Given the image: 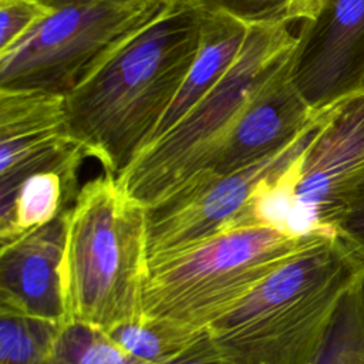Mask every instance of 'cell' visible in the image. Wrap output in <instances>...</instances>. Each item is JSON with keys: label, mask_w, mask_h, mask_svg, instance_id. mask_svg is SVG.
<instances>
[{"label": "cell", "mask_w": 364, "mask_h": 364, "mask_svg": "<svg viewBox=\"0 0 364 364\" xmlns=\"http://www.w3.org/2000/svg\"><path fill=\"white\" fill-rule=\"evenodd\" d=\"M205 10L165 0L65 95L68 129L87 158L119 176L149 145L199 47Z\"/></svg>", "instance_id": "1"}, {"label": "cell", "mask_w": 364, "mask_h": 364, "mask_svg": "<svg viewBox=\"0 0 364 364\" xmlns=\"http://www.w3.org/2000/svg\"><path fill=\"white\" fill-rule=\"evenodd\" d=\"M364 260L338 233L307 243L208 330L223 364H311Z\"/></svg>", "instance_id": "2"}, {"label": "cell", "mask_w": 364, "mask_h": 364, "mask_svg": "<svg viewBox=\"0 0 364 364\" xmlns=\"http://www.w3.org/2000/svg\"><path fill=\"white\" fill-rule=\"evenodd\" d=\"M146 273V208L104 171L67 212L60 267L67 323L108 333L138 320Z\"/></svg>", "instance_id": "3"}, {"label": "cell", "mask_w": 364, "mask_h": 364, "mask_svg": "<svg viewBox=\"0 0 364 364\" xmlns=\"http://www.w3.org/2000/svg\"><path fill=\"white\" fill-rule=\"evenodd\" d=\"M310 237L291 236L269 226H250L151 262L141 317L208 328L296 255Z\"/></svg>", "instance_id": "4"}, {"label": "cell", "mask_w": 364, "mask_h": 364, "mask_svg": "<svg viewBox=\"0 0 364 364\" xmlns=\"http://www.w3.org/2000/svg\"><path fill=\"white\" fill-rule=\"evenodd\" d=\"M290 24L249 26L226 75L118 178L145 208L155 206L209 171L257 80L294 46Z\"/></svg>", "instance_id": "5"}, {"label": "cell", "mask_w": 364, "mask_h": 364, "mask_svg": "<svg viewBox=\"0 0 364 364\" xmlns=\"http://www.w3.org/2000/svg\"><path fill=\"white\" fill-rule=\"evenodd\" d=\"M165 0H51L53 11L0 50V90L73 91Z\"/></svg>", "instance_id": "6"}, {"label": "cell", "mask_w": 364, "mask_h": 364, "mask_svg": "<svg viewBox=\"0 0 364 364\" xmlns=\"http://www.w3.org/2000/svg\"><path fill=\"white\" fill-rule=\"evenodd\" d=\"M364 168V90L324 109L290 165L257 195V226L291 236L337 233L341 196Z\"/></svg>", "instance_id": "7"}, {"label": "cell", "mask_w": 364, "mask_h": 364, "mask_svg": "<svg viewBox=\"0 0 364 364\" xmlns=\"http://www.w3.org/2000/svg\"><path fill=\"white\" fill-rule=\"evenodd\" d=\"M318 118L277 154L226 175L205 171L165 200L146 208L148 264L218 235L257 226L259 192L297 156Z\"/></svg>", "instance_id": "8"}, {"label": "cell", "mask_w": 364, "mask_h": 364, "mask_svg": "<svg viewBox=\"0 0 364 364\" xmlns=\"http://www.w3.org/2000/svg\"><path fill=\"white\" fill-rule=\"evenodd\" d=\"M290 75L314 111L364 90V0H321L299 21Z\"/></svg>", "instance_id": "9"}, {"label": "cell", "mask_w": 364, "mask_h": 364, "mask_svg": "<svg viewBox=\"0 0 364 364\" xmlns=\"http://www.w3.org/2000/svg\"><path fill=\"white\" fill-rule=\"evenodd\" d=\"M87 158L68 129L65 97L0 90V203L31 173L81 166Z\"/></svg>", "instance_id": "10"}, {"label": "cell", "mask_w": 364, "mask_h": 364, "mask_svg": "<svg viewBox=\"0 0 364 364\" xmlns=\"http://www.w3.org/2000/svg\"><path fill=\"white\" fill-rule=\"evenodd\" d=\"M290 53L253 85L213 166L226 175L257 164L296 141L323 111H314L290 75Z\"/></svg>", "instance_id": "11"}, {"label": "cell", "mask_w": 364, "mask_h": 364, "mask_svg": "<svg viewBox=\"0 0 364 364\" xmlns=\"http://www.w3.org/2000/svg\"><path fill=\"white\" fill-rule=\"evenodd\" d=\"M67 212L1 246L0 307L67 324L60 274Z\"/></svg>", "instance_id": "12"}, {"label": "cell", "mask_w": 364, "mask_h": 364, "mask_svg": "<svg viewBox=\"0 0 364 364\" xmlns=\"http://www.w3.org/2000/svg\"><path fill=\"white\" fill-rule=\"evenodd\" d=\"M247 31L249 26L235 17L223 13H205L195 58L148 146L168 132L226 75L243 48Z\"/></svg>", "instance_id": "13"}, {"label": "cell", "mask_w": 364, "mask_h": 364, "mask_svg": "<svg viewBox=\"0 0 364 364\" xmlns=\"http://www.w3.org/2000/svg\"><path fill=\"white\" fill-rule=\"evenodd\" d=\"M80 166L44 169L28 175L14 195L0 203V245L6 246L68 210L78 189Z\"/></svg>", "instance_id": "14"}, {"label": "cell", "mask_w": 364, "mask_h": 364, "mask_svg": "<svg viewBox=\"0 0 364 364\" xmlns=\"http://www.w3.org/2000/svg\"><path fill=\"white\" fill-rule=\"evenodd\" d=\"M107 334L127 351L155 364H223L208 328L139 317Z\"/></svg>", "instance_id": "15"}, {"label": "cell", "mask_w": 364, "mask_h": 364, "mask_svg": "<svg viewBox=\"0 0 364 364\" xmlns=\"http://www.w3.org/2000/svg\"><path fill=\"white\" fill-rule=\"evenodd\" d=\"M63 326L0 307V364H46Z\"/></svg>", "instance_id": "16"}, {"label": "cell", "mask_w": 364, "mask_h": 364, "mask_svg": "<svg viewBox=\"0 0 364 364\" xmlns=\"http://www.w3.org/2000/svg\"><path fill=\"white\" fill-rule=\"evenodd\" d=\"M311 364H364V277L341 300Z\"/></svg>", "instance_id": "17"}, {"label": "cell", "mask_w": 364, "mask_h": 364, "mask_svg": "<svg viewBox=\"0 0 364 364\" xmlns=\"http://www.w3.org/2000/svg\"><path fill=\"white\" fill-rule=\"evenodd\" d=\"M46 364H155L114 341L105 331L70 321L63 326Z\"/></svg>", "instance_id": "18"}, {"label": "cell", "mask_w": 364, "mask_h": 364, "mask_svg": "<svg viewBox=\"0 0 364 364\" xmlns=\"http://www.w3.org/2000/svg\"><path fill=\"white\" fill-rule=\"evenodd\" d=\"M205 11L223 13L247 26L294 23L296 0H193Z\"/></svg>", "instance_id": "19"}, {"label": "cell", "mask_w": 364, "mask_h": 364, "mask_svg": "<svg viewBox=\"0 0 364 364\" xmlns=\"http://www.w3.org/2000/svg\"><path fill=\"white\" fill-rule=\"evenodd\" d=\"M334 230L364 260V168L353 178L341 196Z\"/></svg>", "instance_id": "20"}, {"label": "cell", "mask_w": 364, "mask_h": 364, "mask_svg": "<svg viewBox=\"0 0 364 364\" xmlns=\"http://www.w3.org/2000/svg\"><path fill=\"white\" fill-rule=\"evenodd\" d=\"M53 9L43 0H0V50L21 38Z\"/></svg>", "instance_id": "21"}, {"label": "cell", "mask_w": 364, "mask_h": 364, "mask_svg": "<svg viewBox=\"0 0 364 364\" xmlns=\"http://www.w3.org/2000/svg\"><path fill=\"white\" fill-rule=\"evenodd\" d=\"M321 0H296L294 4V20L301 21L303 18L309 17L314 9L318 6Z\"/></svg>", "instance_id": "22"}]
</instances>
